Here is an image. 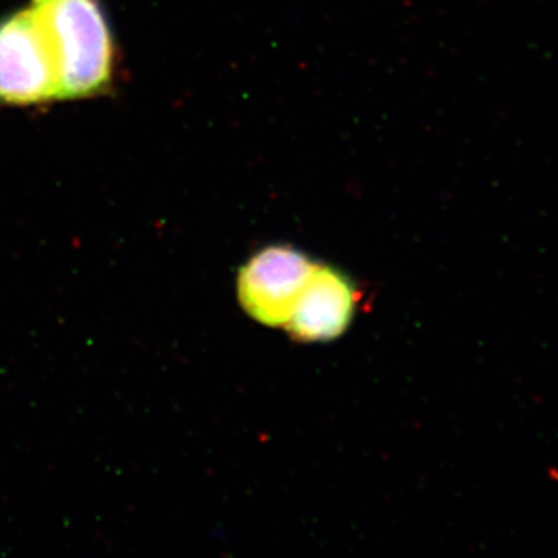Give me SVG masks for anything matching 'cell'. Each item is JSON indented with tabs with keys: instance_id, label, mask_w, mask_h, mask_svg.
I'll return each mask as SVG.
<instances>
[{
	"instance_id": "obj_1",
	"label": "cell",
	"mask_w": 558,
	"mask_h": 558,
	"mask_svg": "<svg viewBox=\"0 0 558 558\" xmlns=\"http://www.w3.org/2000/svg\"><path fill=\"white\" fill-rule=\"evenodd\" d=\"M46 32L60 100H86L110 90L116 43L100 0H32Z\"/></svg>"
},
{
	"instance_id": "obj_2",
	"label": "cell",
	"mask_w": 558,
	"mask_h": 558,
	"mask_svg": "<svg viewBox=\"0 0 558 558\" xmlns=\"http://www.w3.org/2000/svg\"><path fill=\"white\" fill-rule=\"evenodd\" d=\"M60 100L49 39L32 7L0 20V106Z\"/></svg>"
},
{
	"instance_id": "obj_3",
	"label": "cell",
	"mask_w": 558,
	"mask_h": 558,
	"mask_svg": "<svg viewBox=\"0 0 558 558\" xmlns=\"http://www.w3.org/2000/svg\"><path fill=\"white\" fill-rule=\"evenodd\" d=\"M314 267L299 250H263L248 260L238 279L242 306L263 325H288Z\"/></svg>"
},
{
	"instance_id": "obj_4",
	"label": "cell",
	"mask_w": 558,
	"mask_h": 558,
	"mask_svg": "<svg viewBox=\"0 0 558 558\" xmlns=\"http://www.w3.org/2000/svg\"><path fill=\"white\" fill-rule=\"evenodd\" d=\"M354 306V290L348 278L330 267L315 264L286 326L299 340L336 339L348 328Z\"/></svg>"
}]
</instances>
